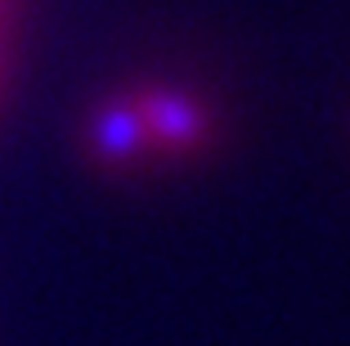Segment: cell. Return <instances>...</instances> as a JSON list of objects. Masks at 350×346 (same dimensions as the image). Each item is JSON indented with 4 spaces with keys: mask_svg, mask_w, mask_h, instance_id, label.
I'll use <instances>...</instances> for the list:
<instances>
[{
    "mask_svg": "<svg viewBox=\"0 0 350 346\" xmlns=\"http://www.w3.org/2000/svg\"><path fill=\"white\" fill-rule=\"evenodd\" d=\"M139 126L148 135L153 162H180V158H202L216 140V112L202 95L185 86H126Z\"/></svg>",
    "mask_w": 350,
    "mask_h": 346,
    "instance_id": "cell-1",
    "label": "cell"
}]
</instances>
